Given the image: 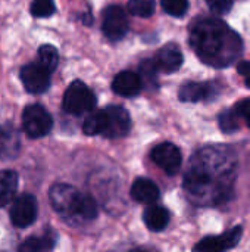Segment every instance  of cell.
Returning a JSON list of instances; mask_svg holds the SVG:
<instances>
[{
	"instance_id": "cell-13",
	"label": "cell",
	"mask_w": 250,
	"mask_h": 252,
	"mask_svg": "<svg viewBox=\"0 0 250 252\" xmlns=\"http://www.w3.org/2000/svg\"><path fill=\"white\" fill-rule=\"evenodd\" d=\"M21 152V137L19 131L10 126L4 124L0 127V159L10 161L15 159Z\"/></svg>"
},
{
	"instance_id": "cell-21",
	"label": "cell",
	"mask_w": 250,
	"mask_h": 252,
	"mask_svg": "<svg viewBox=\"0 0 250 252\" xmlns=\"http://www.w3.org/2000/svg\"><path fill=\"white\" fill-rule=\"evenodd\" d=\"M128 10L139 18H149L155 13V0H130Z\"/></svg>"
},
{
	"instance_id": "cell-25",
	"label": "cell",
	"mask_w": 250,
	"mask_h": 252,
	"mask_svg": "<svg viewBox=\"0 0 250 252\" xmlns=\"http://www.w3.org/2000/svg\"><path fill=\"white\" fill-rule=\"evenodd\" d=\"M162 7L172 16H183L189 10V0H162Z\"/></svg>"
},
{
	"instance_id": "cell-5",
	"label": "cell",
	"mask_w": 250,
	"mask_h": 252,
	"mask_svg": "<svg viewBox=\"0 0 250 252\" xmlns=\"http://www.w3.org/2000/svg\"><path fill=\"white\" fill-rule=\"evenodd\" d=\"M96 96L83 81H74L69 84L63 94V111L72 115H81L90 112L96 106Z\"/></svg>"
},
{
	"instance_id": "cell-16",
	"label": "cell",
	"mask_w": 250,
	"mask_h": 252,
	"mask_svg": "<svg viewBox=\"0 0 250 252\" xmlns=\"http://www.w3.org/2000/svg\"><path fill=\"white\" fill-rule=\"evenodd\" d=\"M131 196L141 204H155L159 199V188L149 179H137L131 186Z\"/></svg>"
},
{
	"instance_id": "cell-20",
	"label": "cell",
	"mask_w": 250,
	"mask_h": 252,
	"mask_svg": "<svg viewBox=\"0 0 250 252\" xmlns=\"http://www.w3.org/2000/svg\"><path fill=\"white\" fill-rule=\"evenodd\" d=\"M37 61H40L43 65H46L50 71H55L59 63V53H57L56 47H53L52 44H44L38 49Z\"/></svg>"
},
{
	"instance_id": "cell-15",
	"label": "cell",
	"mask_w": 250,
	"mask_h": 252,
	"mask_svg": "<svg viewBox=\"0 0 250 252\" xmlns=\"http://www.w3.org/2000/svg\"><path fill=\"white\" fill-rule=\"evenodd\" d=\"M143 89V81L139 74H134L131 71H122L119 72L112 83V90L124 97H133L139 94Z\"/></svg>"
},
{
	"instance_id": "cell-23",
	"label": "cell",
	"mask_w": 250,
	"mask_h": 252,
	"mask_svg": "<svg viewBox=\"0 0 250 252\" xmlns=\"http://www.w3.org/2000/svg\"><path fill=\"white\" fill-rule=\"evenodd\" d=\"M56 10L53 0H32L31 3V13L35 18H47L53 15Z\"/></svg>"
},
{
	"instance_id": "cell-27",
	"label": "cell",
	"mask_w": 250,
	"mask_h": 252,
	"mask_svg": "<svg viewBox=\"0 0 250 252\" xmlns=\"http://www.w3.org/2000/svg\"><path fill=\"white\" fill-rule=\"evenodd\" d=\"M215 13H227L233 7V0H205Z\"/></svg>"
},
{
	"instance_id": "cell-14",
	"label": "cell",
	"mask_w": 250,
	"mask_h": 252,
	"mask_svg": "<svg viewBox=\"0 0 250 252\" xmlns=\"http://www.w3.org/2000/svg\"><path fill=\"white\" fill-rule=\"evenodd\" d=\"M155 63L158 66L159 71L167 72V74H172L175 71H178L181 68L183 63V53L180 50V47L174 43H169L167 46H164L155 59Z\"/></svg>"
},
{
	"instance_id": "cell-7",
	"label": "cell",
	"mask_w": 250,
	"mask_h": 252,
	"mask_svg": "<svg viewBox=\"0 0 250 252\" xmlns=\"http://www.w3.org/2000/svg\"><path fill=\"white\" fill-rule=\"evenodd\" d=\"M53 71H50L46 65H43L40 61H35L32 63H27L21 68L19 77L27 89V92L38 94L49 89L50 86V75Z\"/></svg>"
},
{
	"instance_id": "cell-26",
	"label": "cell",
	"mask_w": 250,
	"mask_h": 252,
	"mask_svg": "<svg viewBox=\"0 0 250 252\" xmlns=\"http://www.w3.org/2000/svg\"><path fill=\"white\" fill-rule=\"evenodd\" d=\"M233 111L239 120H245L246 126L250 128V99H245V100L236 103Z\"/></svg>"
},
{
	"instance_id": "cell-28",
	"label": "cell",
	"mask_w": 250,
	"mask_h": 252,
	"mask_svg": "<svg viewBox=\"0 0 250 252\" xmlns=\"http://www.w3.org/2000/svg\"><path fill=\"white\" fill-rule=\"evenodd\" d=\"M237 71H239V74L245 78L246 86L250 89V61L249 62H242V63H239Z\"/></svg>"
},
{
	"instance_id": "cell-11",
	"label": "cell",
	"mask_w": 250,
	"mask_h": 252,
	"mask_svg": "<svg viewBox=\"0 0 250 252\" xmlns=\"http://www.w3.org/2000/svg\"><path fill=\"white\" fill-rule=\"evenodd\" d=\"M242 227H234L227 233H222L220 236H209L202 239L194 250L196 251H205V252H218V251H227L234 248L240 238H242Z\"/></svg>"
},
{
	"instance_id": "cell-22",
	"label": "cell",
	"mask_w": 250,
	"mask_h": 252,
	"mask_svg": "<svg viewBox=\"0 0 250 252\" xmlns=\"http://www.w3.org/2000/svg\"><path fill=\"white\" fill-rule=\"evenodd\" d=\"M240 120L237 118V115L234 114L233 109L230 111H224L221 115H220V127L221 130L225 133V134H231V133H236L239 128H240Z\"/></svg>"
},
{
	"instance_id": "cell-10",
	"label": "cell",
	"mask_w": 250,
	"mask_h": 252,
	"mask_svg": "<svg viewBox=\"0 0 250 252\" xmlns=\"http://www.w3.org/2000/svg\"><path fill=\"white\" fill-rule=\"evenodd\" d=\"M153 162L167 174H175L181 167V152L174 143H161L152 151Z\"/></svg>"
},
{
	"instance_id": "cell-19",
	"label": "cell",
	"mask_w": 250,
	"mask_h": 252,
	"mask_svg": "<svg viewBox=\"0 0 250 252\" xmlns=\"http://www.w3.org/2000/svg\"><path fill=\"white\" fill-rule=\"evenodd\" d=\"M55 247V236L53 233H46L43 236H32L28 238L21 247L19 251L25 252H40V251H50Z\"/></svg>"
},
{
	"instance_id": "cell-4",
	"label": "cell",
	"mask_w": 250,
	"mask_h": 252,
	"mask_svg": "<svg viewBox=\"0 0 250 252\" xmlns=\"http://www.w3.org/2000/svg\"><path fill=\"white\" fill-rule=\"evenodd\" d=\"M131 128V118L122 106L111 105L103 111L93 112L84 123L83 131L87 136H103L108 139H118L128 134Z\"/></svg>"
},
{
	"instance_id": "cell-6",
	"label": "cell",
	"mask_w": 250,
	"mask_h": 252,
	"mask_svg": "<svg viewBox=\"0 0 250 252\" xmlns=\"http://www.w3.org/2000/svg\"><path fill=\"white\" fill-rule=\"evenodd\" d=\"M22 127L28 137L40 139L50 133L53 127L52 115L41 105H29L22 114Z\"/></svg>"
},
{
	"instance_id": "cell-2",
	"label": "cell",
	"mask_w": 250,
	"mask_h": 252,
	"mask_svg": "<svg viewBox=\"0 0 250 252\" xmlns=\"http://www.w3.org/2000/svg\"><path fill=\"white\" fill-rule=\"evenodd\" d=\"M189 43L197 58L214 68L230 66L243 50L240 35L214 16L197 18L192 24Z\"/></svg>"
},
{
	"instance_id": "cell-17",
	"label": "cell",
	"mask_w": 250,
	"mask_h": 252,
	"mask_svg": "<svg viewBox=\"0 0 250 252\" xmlns=\"http://www.w3.org/2000/svg\"><path fill=\"white\" fill-rule=\"evenodd\" d=\"M18 189V174L13 170L0 171V208L9 205Z\"/></svg>"
},
{
	"instance_id": "cell-24",
	"label": "cell",
	"mask_w": 250,
	"mask_h": 252,
	"mask_svg": "<svg viewBox=\"0 0 250 252\" xmlns=\"http://www.w3.org/2000/svg\"><path fill=\"white\" fill-rule=\"evenodd\" d=\"M156 72H158V66L155 63V61H144L141 65H140V77H141V81L143 84H149V86H155L156 84Z\"/></svg>"
},
{
	"instance_id": "cell-8",
	"label": "cell",
	"mask_w": 250,
	"mask_h": 252,
	"mask_svg": "<svg viewBox=\"0 0 250 252\" xmlns=\"http://www.w3.org/2000/svg\"><path fill=\"white\" fill-rule=\"evenodd\" d=\"M37 213H38L37 199L34 195H29V193H24L19 198H16L12 202V207L9 211L12 224L21 229L31 226L37 219Z\"/></svg>"
},
{
	"instance_id": "cell-3",
	"label": "cell",
	"mask_w": 250,
	"mask_h": 252,
	"mask_svg": "<svg viewBox=\"0 0 250 252\" xmlns=\"http://www.w3.org/2000/svg\"><path fill=\"white\" fill-rule=\"evenodd\" d=\"M49 199L53 210L69 224L80 226L97 217V204L90 195L81 193L66 183H56L50 188Z\"/></svg>"
},
{
	"instance_id": "cell-9",
	"label": "cell",
	"mask_w": 250,
	"mask_h": 252,
	"mask_svg": "<svg viewBox=\"0 0 250 252\" xmlns=\"http://www.w3.org/2000/svg\"><path fill=\"white\" fill-rule=\"evenodd\" d=\"M102 30H103V34L112 41H118L127 34L128 18L121 6L111 4L109 7L105 9Z\"/></svg>"
},
{
	"instance_id": "cell-12",
	"label": "cell",
	"mask_w": 250,
	"mask_h": 252,
	"mask_svg": "<svg viewBox=\"0 0 250 252\" xmlns=\"http://www.w3.org/2000/svg\"><path fill=\"white\" fill-rule=\"evenodd\" d=\"M220 93V87L215 83H186L180 89V99L183 102H200L215 99Z\"/></svg>"
},
{
	"instance_id": "cell-18",
	"label": "cell",
	"mask_w": 250,
	"mask_h": 252,
	"mask_svg": "<svg viewBox=\"0 0 250 252\" xmlns=\"http://www.w3.org/2000/svg\"><path fill=\"white\" fill-rule=\"evenodd\" d=\"M143 220L149 230L152 232H161L164 230L169 223V213L167 208L159 205H149L143 214Z\"/></svg>"
},
{
	"instance_id": "cell-1",
	"label": "cell",
	"mask_w": 250,
	"mask_h": 252,
	"mask_svg": "<svg viewBox=\"0 0 250 252\" xmlns=\"http://www.w3.org/2000/svg\"><path fill=\"white\" fill-rule=\"evenodd\" d=\"M237 158L231 148L212 145L199 149L184 174L187 198L199 207H218L233 196Z\"/></svg>"
}]
</instances>
